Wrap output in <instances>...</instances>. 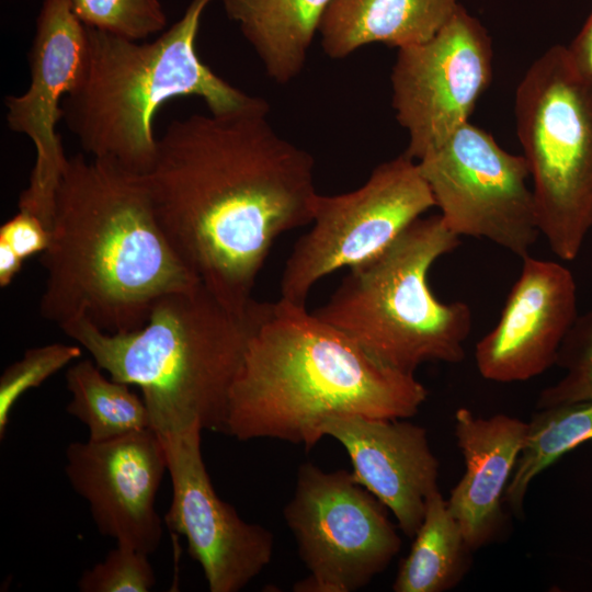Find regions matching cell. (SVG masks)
Wrapping results in <instances>:
<instances>
[{
    "mask_svg": "<svg viewBox=\"0 0 592 592\" xmlns=\"http://www.w3.org/2000/svg\"><path fill=\"white\" fill-rule=\"evenodd\" d=\"M86 44V25L68 1L44 0L29 53L30 86L23 94L4 100L9 128L27 136L36 152L19 209L37 216L49 228L55 194L69 159L56 127L64 117L65 96L79 82Z\"/></svg>",
    "mask_w": 592,
    "mask_h": 592,
    "instance_id": "12",
    "label": "cell"
},
{
    "mask_svg": "<svg viewBox=\"0 0 592 592\" xmlns=\"http://www.w3.org/2000/svg\"><path fill=\"white\" fill-rule=\"evenodd\" d=\"M254 96L225 114L173 119L145 174L157 221L196 278L243 312L275 240L312 220L315 159L280 136Z\"/></svg>",
    "mask_w": 592,
    "mask_h": 592,
    "instance_id": "1",
    "label": "cell"
},
{
    "mask_svg": "<svg viewBox=\"0 0 592 592\" xmlns=\"http://www.w3.org/2000/svg\"><path fill=\"white\" fill-rule=\"evenodd\" d=\"M320 433L342 444L355 481L392 513L406 536L413 538L429 497L440 490V463L426 430L407 419L350 414L326 419Z\"/></svg>",
    "mask_w": 592,
    "mask_h": 592,
    "instance_id": "16",
    "label": "cell"
},
{
    "mask_svg": "<svg viewBox=\"0 0 592 592\" xmlns=\"http://www.w3.org/2000/svg\"><path fill=\"white\" fill-rule=\"evenodd\" d=\"M88 27L141 41L162 31L167 16L160 0H67Z\"/></svg>",
    "mask_w": 592,
    "mask_h": 592,
    "instance_id": "23",
    "label": "cell"
},
{
    "mask_svg": "<svg viewBox=\"0 0 592 592\" xmlns=\"http://www.w3.org/2000/svg\"><path fill=\"white\" fill-rule=\"evenodd\" d=\"M260 58L265 73L286 84L305 67L332 0H220Z\"/></svg>",
    "mask_w": 592,
    "mask_h": 592,
    "instance_id": "19",
    "label": "cell"
},
{
    "mask_svg": "<svg viewBox=\"0 0 592 592\" xmlns=\"http://www.w3.org/2000/svg\"><path fill=\"white\" fill-rule=\"evenodd\" d=\"M521 260L497 325L476 345L478 372L496 383L524 382L547 371L578 318L569 269L531 254Z\"/></svg>",
    "mask_w": 592,
    "mask_h": 592,
    "instance_id": "15",
    "label": "cell"
},
{
    "mask_svg": "<svg viewBox=\"0 0 592 592\" xmlns=\"http://www.w3.org/2000/svg\"><path fill=\"white\" fill-rule=\"evenodd\" d=\"M24 260L0 240V286L7 287L21 271Z\"/></svg>",
    "mask_w": 592,
    "mask_h": 592,
    "instance_id": "29",
    "label": "cell"
},
{
    "mask_svg": "<svg viewBox=\"0 0 592 592\" xmlns=\"http://www.w3.org/2000/svg\"><path fill=\"white\" fill-rule=\"evenodd\" d=\"M514 116L539 232L556 257L572 261L592 229V79L566 46L547 48L527 68Z\"/></svg>",
    "mask_w": 592,
    "mask_h": 592,
    "instance_id": "7",
    "label": "cell"
},
{
    "mask_svg": "<svg viewBox=\"0 0 592 592\" xmlns=\"http://www.w3.org/2000/svg\"><path fill=\"white\" fill-rule=\"evenodd\" d=\"M492 45L486 29L460 4L429 41L398 48L390 81L405 153L419 160L469 122L492 79Z\"/></svg>",
    "mask_w": 592,
    "mask_h": 592,
    "instance_id": "11",
    "label": "cell"
},
{
    "mask_svg": "<svg viewBox=\"0 0 592 592\" xmlns=\"http://www.w3.org/2000/svg\"><path fill=\"white\" fill-rule=\"evenodd\" d=\"M387 510L351 473L301 464L283 510L308 569L294 591L354 592L366 587L401 547Z\"/></svg>",
    "mask_w": 592,
    "mask_h": 592,
    "instance_id": "9",
    "label": "cell"
},
{
    "mask_svg": "<svg viewBox=\"0 0 592 592\" xmlns=\"http://www.w3.org/2000/svg\"><path fill=\"white\" fill-rule=\"evenodd\" d=\"M435 201L418 163L405 152L379 163L358 189L317 194L312 227L295 243L281 278V299L306 306L326 275L384 252Z\"/></svg>",
    "mask_w": 592,
    "mask_h": 592,
    "instance_id": "8",
    "label": "cell"
},
{
    "mask_svg": "<svg viewBox=\"0 0 592 592\" xmlns=\"http://www.w3.org/2000/svg\"><path fill=\"white\" fill-rule=\"evenodd\" d=\"M155 583L148 555L116 544L104 560L82 573L78 588L81 592H148Z\"/></svg>",
    "mask_w": 592,
    "mask_h": 592,
    "instance_id": "26",
    "label": "cell"
},
{
    "mask_svg": "<svg viewBox=\"0 0 592 592\" xmlns=\"http://www.w3.org/2000/svg\"><path fill=\"white\" fill-rule=\"evenodd\" d=\"M129 386L106 378L94 361L70 365L66 372V387L71 395L67 412L88 428V440L107 441L151 428L143 397Z\"/></svg>",
    "mask_w": 592,
    "mask_h": 592,
    "instance_id": "21",
    "label": "cell"
},
{
    "mask_svg": "<svg viewBox=\"0 0 592 592\" xmlns=\"http://www.w3.org/2000/svg\"><path fill=\"white\" fill-rule=\"evenodd\" d=\"M454 235L486 239L523 259L540 236L530 168L469 122L417 160Z\"/></svg>",
    "mask_w": 592,
    "mask_h": 592,
    "instance_id": "10",
    "label": "cell"
},
{
    "mask_svg": "<svg viewBox=\"0 0 592 592\" xmlns=\"http://www.w3.org/2000/svg\"><path fill=\"white\" fill-rule=\"evenodd\" d=\"M201 433L193 428L160 437L172 482L164 523L186 539L210 592H238L271 562L273 535L243 521L217 496L202 457Z\"/></svg>",
    "mask_w": 592,
    "mask_h": 592,
    "instance_id": "13",
    "label": "cell"
},
{
    "mask_svg": "<svg viewBox=\"0 0 592 592\" xmlns=\"http://www.w3.org/2000/svg\"><path fill=\"white\" fill-rule=\"evenodd\" d=\"M212 1L192 0L150 43L86 26L83 68L62 101V121L92 158L145 174L157 152L155 116L164 103L198 96L209 113L225 114L252 102L254 96L217 76L196 52L203 11Z\"/></svg>",
    "mask_w": 592,
    "mask_h": 592,
    "instance_id": "5",
    "label": "cell"
},
{
    "mask_svg": "<svg viewBox=\"0 0 592 592\" xmlns=\"http://www.w3.org/2000/svg\"><path fill=\"white\" fill-rule=\"evenodd\" d=\"M568 373L544 389L537 409L592 400V311L578 316L560 348Z\"/></svg>",
    "mask_w": 592,
    "mask_h": 592,
    "instance_id": "25",
    "label": "cell"
},
{
    "mask_svg": "<svg viewBox=\"0 0 592 592\" xmlns=\"http://www.w3.org/2000/svg\"><path fill=\"white\" fill-rule=\"evenodd\" d=\"M426 397L414 374L384 364L306 306L280 298L270 303L249 339L224 433L309 451L330 417L409 419Z\"/></svg>",
    "mask_w": 592,
    "mask_h": 592,
    "instance_id": "3",
    "label": "cell"
},
{
    "mask_svg": "<svg viewBox=\"0 0 592 592\" xmlns=\"http://www.w3.org/2000/svg\"><path fill=\"white\" fill-rule=\"evenodd\" d=\"M41 315L109 333L141 328L164 295L201 283L160 228L143 174L79 153L55 194Z\"/></svg>",
    "mask_w": 592,
    "mask_h": 592,
    "instance_id": "2",
    "label": "cell"
},
{
    "mask_svg": "<svg viewBox=\"0 0 592 592\" xmlns=\"http://www.w3.org/2000/svg\"><path fill=\"white\" fill-rule=\"evenodd\" d=\"M440 215L420 217L379 255L350 269L314 314L384 364L414 374L425 362L459 363L473 327L464 301L443 303L429 273L457 248Z\"/></svg>",
    "mask_w": 592,
    "mask_h": 592,
    "instance_id": "6",
    "label": "cell"
},
{
    "mask_svg": "<svg viewBox=\"0 0 592 592\" xmlns=\"http://www.w3.org/2000/svg\"><path fill=\"white\" fill-rule=\"evenodd\" d=\"M592 441V400L538 409L527 422L524 444L504 494L516 514L533 479L565 453Z\"/></svg>",
    "mask_w": 592,
    "mask_h": 592,
    "instance_id": "22",
    "label": "cell"
},
{
    "mask_svg": "<svg viewBox=\"0 0 592 592\" xmlns=\"http://www.w3.org/2000/svg\"><path fill=\"white\" fill-rule=\"evenodd\" d=\"M50 228L37 216L20 210L0 227V240L7 242L24 261L43 253L50 243Z\"/></svg>",
    "mask_w": 592,
    "mask_h": 592,
    "instance_id": "27",
    "label": "cell"
},
{
    "mask_svg": "<svg viewBox=\"0 0 592 592\" xmlns=\"http://www.w3.org/2000/svg\"><path fill=\"white\" fill-rule=\"evenodd\" d=\"M455 436L465 471L446 500L473 550L497 538L503 524L502 502L522 451L527 422L498 413L476 417L455 412Z\"/></svg>",
    "mask_w": 592,
    "mask_h": 592,
    "instance_id": "17",
    "label": "cell"
},
{
    "mask_svg": "<svg viewBox=\"0 0 592 592\" xmlns=\"http://www.w3.org/2000/svg\"><path fill=\"white\" fill-rule=\"evenodd\" d=\"M566 48L577 70L592 79V10L581 31Z\"/></svg>",
    "mask_w": 592,
    "mask_h": 592,
    "instance_id": "28",
    "label": "cell"
},
{
    "mask_svg": "<svg viewBox=\"0 0 592 592\" xmlns=\"http://www.w3.org/2000/svg\"><path fill=\"white\" fill-rule=\"evenodd\" d=\"M269 306L236 311L198 283L161 297L137 330L109 333L86 319L61 330L112 379L140 389L160 437L224 433L232 384Z\"/></svg>",
    "mask_w": 592,
    "mask_h": 592,
    "instance_id": "4",
    "label": "cell"
},
{
    "mask_svg": "<svg viewBox=\"0 0 592 592\" xmlns=\"http://www.w3.org/2000/svg\"><path fill=\"white\" fill-rule=\"evenodd\" d=\"M474 551L440 490L426 502L409 554L399 567L395 592H443L466 574Z\"/></svg>",
    "mask_w": 592,
    "mask_h": 592,
    "instance_id": "20",
    "label": "cell"
},
{
    "mask_svg": "<svg viewBox=\"0 0 592 592\" xmlns=\"http://www.w3.org/2000/svg\"><path fill=\"white\" fill-rule=\"evenodd\" d=\"M80 345L50 343L29 349L0 376V437L3 439L10 413L27 390L41 386L58 371L80 358Z\"/></svg>",
    "mask_w": 592,
    "mask_h": 592,
    "instance_id": "24",
    "label": "cell"
},
{
    "mask_svg": "<svg viewBox=\"0 0 592 592\" xmlns=\"http://www.w3.org/2000/svg\"><path fill=\"white\" fill-rule=\"evenodd\" d=\"M65 470L101 535L147 555L156 551L163 521L155 503L168 460L151 428L107 441L72 442Z\"/></svg>",
    "mask_w": 592,
    "mask_h": 592,
    "instance_id": "14",
    "label": "cell"
},
{
    "mask_svg": "<svg viewBox=\"0 0 592 592\" xmlns=\"http://www.w3.org/2000/svg\"><path fill=\"white\" fill-rule=\"evenodd\" d=\"M458 5L457 0H332L318 33L333 59L372 43L402 48L432 38Z\"/></svg>",
    "mask_w": 592,
    "mask_h": 592,
    "instance_id": "18",
    "label": "cell"
}]
</instances>
